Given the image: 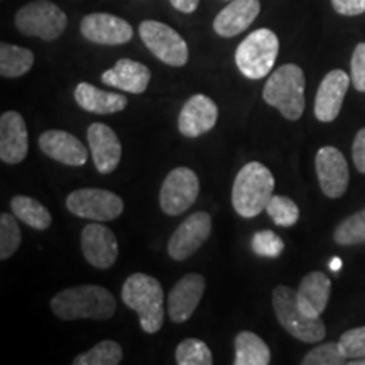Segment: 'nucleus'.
Returning a JSON list of instances; mask_svg holds the SVG:
<instances>
[{
    "label": "nucleus",
    "instance_id": "13",
    "mask_svg": "<svg viewBox=\"0 0 365 365\" xmlns=\"http://www.w3.org/2000/svg\"><path fill=\"white\" fill-rule=\"evenodd\" d=\"M80 31L90 43L102 46L125 44L134 36V29L129 22L107 12H93L85 16Z\"/></svg>",
    "mask_w": 365,
    "mask_h": 365
},
{
    "label": "nucleus",
    "instance_id": "18",
    "mask_svg": "<svg viewBox=\"0 0 365 365\" xmlns=\"http://www.w3.org/2000/svg\"><path fill=\"white\" fill-rule=\"evenodd\" d=\"M86 139L97 171L102 175L115 171L122 158V144L115 130L102 122H95L86 130Z\"/></svg>",
    "mask_w": 365,
    "mask_h": 365
},
{
    "label": "nucleus",
    "instance_id": "24",
    "mask_svg": "<svg viewBox=\"0 0 365 365\" xmlns=\"http://www.w3.org/2000/svg\"><path fill=\"white\" fill-rule=\"evenodd\" d=\"M75 100L83 110L100 113V115L122 112L127 107V103H129V100L124 95L100 90L90 83H80L76 86Z\"/></svg>",
    "mask_w": 365,
    "mask_h": 365
},
{
    "label": "nucleus",
    "instance_id": "21",
    "mask_svg": "<svg viewBox=\"0 0 365 365\" xmlns=\"http://www.w3.org/2000/svg\"><path fill=\"white\" fill-rule=\"evenodd\" d=\"M261 12L259 0H230L227 7L217 14L213 21V31L222 38H234L244 33L257 19Z\"/></svg>",
    "mask_w": 365,
    "mask_h": 365
},
{
    "label": "nucleus",
    "instance_id": "27",
    "mask_svg": "<svg viewBox=\"0 0 365 365\" xmlns=\"http://www.w3.org/2000/svg\"><path fill=\"white\" fill-rule=\"evenodd\" d=\"M11 210L21 222L36 228V230H46V228L51 227V213L38 200L29 198V196L24 195H17L11 200Z\"/></svg>",
    "mask_w": 365,
    "mask_h": 365
},
{
    "label": "nucleus",
    "instance_id": "16",
    "mask_svg": "<svg viewBox=\"0 0 365 365\" xmlns=\"http://www.w3.org/2000/svg\"><path fill=\"white\" fill-rule=\"evenodd\" d=\"M205 287H207V281L198 272L186 274L173 286L170 298H168V313L173 322H188L203 298Z\"/></svg>",
    "mask_w": 365,
    "mask_h": 365
},
{
    "label": "nucleus",
    "instance_id": "37",
    "mask_svg": "<svg viewBox=\"0 0 365 365\" xmlns=\"http://www.w3.org/2000/svg\"><path fill=\"white\" fill-rule=\"evenodd\" d=\"M331 6L340 16L354 17L365 12V0H331Z\"/></svg>",
    "mask_w": 365,
    "mask_h": 365
},
{
    "label": "nucleus",
    "instance_id": "29",
    "mask_svg": "<svg viewBox=\"0 0 365 365\" xmlns=\"http://www.w3.org/2000/svg\"><path fill=\"white\" fill-rule=\"evenodd\" d=\"M333 240L339 245L365 244V208L346 217L333 232Z\"/></svg>",
    "mask_w": 365,
    "mask_h": 365
},
{
    "label": "nucleus",
    "instance_id": "32",
    "mask_svg": "<svg viewBox=\"0 0 365 365\" xmlns=\"http://www.w3.org/2000/svg\"><path fill=\"white\" fill-rule=\"evenodd\" d=\"M267 215L272 218L276 225L281 227H293L299 220V208L293 200L287 196H274L269 200L266 207Z\"/></svg>",
    "mask_w": 365,
    "mask_h": 365
},
{
    "label": "nucleus",
    "instance_id": "34",
    "mask_svg": "<svg viewBox=\"0 0 365 365\" xmlns=\"http://www.w3.org/2000/svg\"><path fill=\"white\" fill-rule=\"evenodd\" d=\"M252 250L261 257L276 259L284 250V242L272 230H261L252 237Z\"/></svg>",
    "mask_w": 365,
    "mask_h": 365
},
{
    "label": "nucleus",
    "instance_id": "17",
    "mask_svg": "<svg viewBox=\"0 0 365 365\" xmlns=\"http://www.w3.org/2000/svg\"><path fill=\"white\" fill-rule=\"evenodd\" d=\"M350 76L344 70H331L318 86L314 100V117L319 122H333L341 110L345 95L349 91Z\"/></svg>",
    "mask_w": 365,
    "mask_h": 365
},
{
    "label": "nucleus",
    "instance_id": "22",
    "mask_svg": "<svg viewBox=\"0 0 365 365\" xmlns=\"http://www.w3.org/2000/svg\"><path fill=\"white\" fill-rule=\"evenodd\" d=\"M331 293V281L323 272H309L299 282L296 289V299L299 308L304 314L312 318H319V314L325 312L328 299Z\"/></svg>",
    "mask_w": 365,
    "mask_h": 365
},
{
    "label": "nucleus",
    "instance_id": "23",
    "mask_svg": "<svg viewBox=\"0 0 365 365\" xmlns=\"http://www.w3.org/2000/svg\"><path fill=\"white\" fill-rule=\"evenodd\" d=\"M102 81L105 85L129 93H144L150 81V70L143 63L124 58L118 59L115 66L103 73Z\"/></svg>",
    "mask_w": 365,
    "mask_h": 365
},
{
    "label": "nucleus",
    "instance_id": "28",
    "mask_svg": "<svg viewBox=\"0 0 365 365\" xmlns=\"http://www.w3.org/2000/svg\"><path fill=\"white\" fill-rule=\"evenodd\" d=\"M124 359V350L113 340H103L86 352L73 359L75 365H118Z\"/></svg>",
    "mask_w": 365,
    "mask_h": 365
},
{
    "label": "nucleus",
    "instance_id": "6",
    "mask_svg": "<svg viewBox=\"0 0 365 365\" xmlns=\"http://www.w3.org/2000/svg\"><path fill=\"white\" fill-rule=\"evenodd\" d=\"M279 54V39L271 29L254 31L239 44L235 63L242 75L250 80H261L269 75Z\"/></svg>",
    "mask_w": 365,
    "mask_h": 365
},
{
    "label": "nucleus",
    "instance_id": "41",
    "mask_svg": "<svg viewBox=\"0 0 365 365\" xmlns=\"http://www.w3.org/2000/svg\"><path fill=\"white\" fill-rule=\"evenodd\" d=\"M350 365H365V360H352V362H349Z\"/></svg>",
    "mask_w": 365,
    "mask_h": 365
},
{
    "label": "nucleus",
    "instance_id": "11",
    "mask_svg": "<svg viewBox=\"0 0 365 365\" xmlns=\"http://www.w3.org/2000/svg\"><path fill=\"white\" fill-rule=\"evenodd\" d=\"M212 234V218L207 212H196L173 232L168 252L173 261H186L207 242Z\"/></svg>",
    "mask_w": 365,
    "mask_h": 365
},
{
    "label": "nucleus",
    "instance_id": "40",
    "mask_svg": "<svg viewBox=\"0 0 365 365\" xmlns=\"http://www.w3.org/2000/svg\"><path fill=\"white\" fill-rule=\"evenodd\" d=\"M340 267H341V259H339V257H335V259H331V262H330V269L331 271H340Z\"/></svg>",
    "mask_w": 365,
    "mask_h": 365
},
{
    "label": "nucleus",
    "instance_id": "33",
    "mask_svg": "<svg viewBox=\"0 0 365 365\" xmlns=\"http://www.w3.org/2000/svg\"><path fill=\"white\" fill-rule=\"evenodd\" d=\"M303 365H341L346 362V355L341 352L339 344H323L314 346L304 355Z\"/></svg>",
    "mask_w": 365,
    "mask_h": 365
},
{
    "label": "nucleus",
    "instance_id": "14",
    "mask_svg": "<svg viewBox=\"0 0 365 365\" xmlns=\"http://www.w3.org/2000/svg\"><path fill=\"white\" fill-rule=\"evenodd\" d=\"M81 252L93 267H112L118 257L117 237L103 223H88L81 232Z\"/></svg>",
    "mask_w": 365,
    "mask_h": 365
},
{
    "label": "nucleus",
    "instance_id": "38",
    "mask_svg": "<svg viewBox=\"0 0 365 365\" xmlns=\"http://www.w3.org/2000/svg\"><path fill=\"white\" fill-rule=\"evenodd\" d=\"M352 154H354V164L357 168L359 173L365 175V127L357 132L354 139L352 145Z\"/></svg>",
    "mask_w": 365,
    "mask_h": 365
},
{
    "label": "nucleus",
    "instance_id": "2",
    "mask_svg": "<svg viewBox=\"0 0 365 365\" xmlns=\"http://www.w3.org/2000/svg\"><path fill=\"white\" fill-rule=\"evenodd\" d=\"M122 301L139 314L145 333H156L164 323V291L156 277L144 272L129 276L122 286Z\"/></svg>",
    "mask_w": 365,
    "mask_h": 365
},
{
    "label": "nucleus",
    "instance_id": "5",
    "mask_svg": "<svg viewBox=\"0 0 365 365\" xmlns=\"http://www.w3.org/2000/svg\"><path fill=\"white\" fill-rule=\"evenodd\" d=\"M272 308L277 322L287 333L307 344L322 341L327 335L325 323L303 313L296 299V291L287 286H277L272 291Z\"/></svg>",
    "mask_w": 365,
    "mask_h": 365
},
{
    "label": "nucleus",
    "instance_id": "1",
    "mask_svg": "<svg viewBox=\"0 0 365 365\" xmlns=\"http://www.w3.org/2000/svg\"><path fill=\"white\" fill-rule=\"evenodd\" d=\"M51 309L61 319H108L117 304L107 287L81 284L59 291L51 299Z\"/></svg>",
    "mask_w": 365,
    "mask_h": 365
},
{
    "label": "nucleus",
    "instance_id": "12",
    "mask_svg": "<svg viewBox=\"0 0 365 365\" xmlns=\"http://www.w3.org/2000/svg\"><path fill=\"white\" fill-rule=\"evenodd\" d=\"M314 168L319 181V188L328 198H340L349 188V164L344 154L333 145H325L317 153Z\"/></svg>",
    "mask_w": 365,
    "mask_h": 365
},
{
    "label": "nucleus",
    "instance_id": "31",
    "mask_svg": "<svg viewBox=\"0 0 365 365\" xmlns=\"http://www.w3.org/2000/svg\"><path fill=\"white\" fill-rule=\"evenodd\" d=\"M22 240V234L17 217L14 213H2L0 215V259L7 261L16 254Z\"/></svg>",
    "mask_w": 365,
    "mask_h": 365
},
{
    "label": "nucleus",
    "instance_id": "7",
    "mask_svg": "<svg viewBox=\"0 0 365 365\" xmlns=\"http://www.w3.org/2000/svg\"><path fill=\"white\" fill-rule=\"evenodd\" d=\"M66 14L49 0H34L16 14V27L21 34L34 36L43 41H54L65 33Z\"/></svg>",
    "mask_w": 365,
    "mask_h": 365
},
{
    "label": "nucleus",
    "instance_id": "25",
    "mask_svg": "<svg viewBox=\"0 0 365 365\" xmlns=\"http://www.w3.org/2000/svg\"><path fill=\"white\" fill-rule=\"evenodd\" d=\"M271 350L261 336L252 331H240L235 336V365H267Z\"/></svg>",
    "mask_w": 365,
    "mask_h": 365
},
{
    "label": "nucleus",
    "instance_id": "36",
    "mask_svg": "<svg viewBox=\"0 0 365 365\" xmlns=\"http://www.w3.org/2000/svg\"><path fill=\"white\" fill-rule=\"evenodd\" d=\"M350 78L355 90L365 91V43H360L355 46L352 61H350Z\"/></svg>",
    "mask_w": 365,
    "mask_h": 365
},
{
    "label": "nucleus",
    "instance_id": "10",
    "mask_svg": "<svg viewBox=\"0 0 365 365\" xmlns=\"http://www.w3.org/2000/svg\"><path fill=\"white\" fill-rule=\"evenodd\" d=\"M200 193V180L190 168H176L164 178L159 191V205L168 215H181L196 202Z\"/></svg>",
    "mask_w": 365,
    "mask_h": 365
},
{
    "label": "nucleus",
    "instance_id": "8",
    "mask_svg": "<svg viewBox=\"0 0 365 365\" xmlns=\"http://www.w3.org/2000/svg\"><path fill=\"white\" fill-rule=\"evenodd\" d=\"M139 34L143 43L159 61L175 68L188 63V44L173 27L159 21H143L139 26Z\"/></svg>",
    "mask_w": 365,
    "mask_h": 365
},
{
    "label": "nucleus",
    "instance_id": "39",
    "mask_svg": "<svg viewBox=\"0 0 365 365\" xmlns=\"http://www.w3.org/2000/svg\"><path fill=\"white\" fill-rule=\"evenodd\" d=\"M171 6L182 14H191L198 9L200 0H170Z\"/></svg>",
    "mask_w": 365,
    "mask_h": 365
},
{
    "label": "nucleus",
    "instance_id": "35",
    "mask_svg": "<svg viewBox=\"0 0 365 365\" xmlns=\"http://www.w3.org/2000/svg\"><path fill=\"white\" fill-rule=\"evenodd\" d=\"M341 352L346 359H362L365 357V327L352 328L340 336L339 341Z\"/></svg>",
    "mask_w": 365,
    "mask_h": 365
},
{
    "label": "nucleus",
    "instance_id": "20",
    "mask_svg": "<svg viewBox=\"0 0 365 365\" xmlns=\"http://www.w3.org/2000/svg\"><path fill=\"white\" fill-rule=\"evenodd\" d=\"M39 149L54 161L66 166H83L88 158L86 148L66 130H46L39 135Z\"/></svg>",
    "mask_w": 365,
    "mask_h": 365
},
{
    "label": "nucleus",
    "instance_id": "26",
    "mask_svg": "<svg viewBox=\"0 0 365 365\" xmlns=\"http://www.w3.org/2000/svg\"><path fill=\"white\" fill-rule=\"evenodd\" d=\"M34 65V53L21 46L0 44V75L4 78H19Z\"/></svg>",
    "mask_w": 365,
    "mask_h": 365
},
{
    "label": "nucleus",
    "instance_id": "3",
    "mask_svg": "<svg viewBox=\"0 0 365 365\" xmlns=\"http://www.w3.org/2000/svg\"><path fill=\"white\" fill-rule=\"evenodd\" d=\"M304 73L298 65L287 63L269 76L262 90L264 102L277 108L287 120H298L303 115L304 105Z\"/></svg>",
    "mask_w": 365,
    "mask_h": 365
},
{
    "label": "nucleus",
    "instance_id": "15",
    "mask_svg": "<svg viewBox=\"0 0 365 365\" xmlns=\"http://www.w3.org/2000/svg\"><path fill=\"white\" fill-rule=\"evenodd\" d=\"M218 120V107L207 95L196 93L182 105L178 117V129L188 139L207 134Z\"/></svg>",
    "mask_w": 365,
    "mask_h": 365
},
{
    "label": "nucleus",
    "instance_id": "30",
    "mask_svg": "<svg viewBox=\"0 0 365 365\" xmlns=\"http://www.w3.org/2000/svg\"><path fill=\"white\" fill-rule=\"evenodd\" d=\"M178 365H212L213 355L210 346L198 339L182 340L176 349Z\"/></svg>",
    "mask_w": 365,
    "mask_h": 365
},
{
    "label": "nucleus",
    "instance_id": "19",
    "mask_svg": "<svg viewBox=\"0 0 365 365\" xmlns=\"http://www.w3.org/2000/svg\"><path fill=\"white\" fill-rule=\"evenodd\" d=\"M29 153L26 120L19 112H6L0 117V159L6 164H19Z\"/></svg>",
    "mask_w": 365,
    "mask_h": 365
},
{
    "label": "nucleus",
    "instance_id": "4",
    "mask_svg": "<svg viewBox=\"0 0 365 365\" xmlns=\"http://www.w3.org/2000/svg\"><path fill=\"white\" fill-rule=\"evenodd\" d=\"M274 176L261 163H249L235 176L232 188V205L244 218L257 217L266 210L274 193Z\"/></svg>",
    "mask_w": 365,
    "mask_h": 365
},
{
    "label": "nucleus",
    "instance_id": "9",
    "mask_svg": "<svg viewBox=\"0 0 365 365\" xmlns=\"http://www.w3.org/2000/svg\"><path fill=\"white\" fill-rule=\"evenodd\" d=\"M66 208L73 215L93 222L115 220L124 212V202L115 193L102 188H80L68 195Z\"/></svg>",
    "mask_w": 365,
    "mask_h": 365
}]
</instances>
